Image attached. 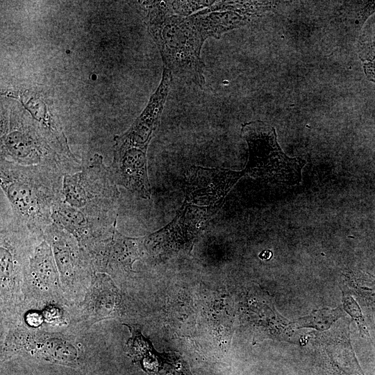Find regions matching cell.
<instances>
[{
    "instance_id": "6da1fadb",
    "label": "cell",
    "mask_w": 375,
    "mask_h": 375,
    "mask_svg": "<svg viewBox=\"0 0 375 375\" xmlns=\"http://www.w3.org/2000/svg\"><path fill=\"white\" fill-rule=\"evenodd\" d=\"M65 174L44 165H21L1 158V188L12 208L14 220L36 238H44L52 224V209L62 198Z\"/></svg>"
},
{
    "instance_id": "7a4b0ae2",
    "label": "cell",
    "mask_w": 375,
    "mask_h": 375,
    "mask_svg": "<svg viewBox=\"0 0 375 375\" xmlns=\"http://www.w3.org/2000/svg\"><path fill=\"white\" fill-rule=\"evenodd\" d=\"M163 67L181 79L202 88L206 83L201 49L206 40L188 17L172 11L169 1L139 3Z\"/></svg>"
},
{
    "instance_id": "3957f363",
    "label": "cell",
    "mask_w": 375,
    "mask_h": 375,
    "mask_svg": "<svg viewBox=\"0 0 375 375\" xmlns=\"http://www.w3.org/2000/svg\"><path fill=\"white\" fill-rule=\"evenodd\" d=\"M1 158L25 166H48L65 175L82 169L60 155L31 116L22 109L1 112Z\"/></svg>"
},
{
    "instance_id": "277c9868",
    "label": "cell",
    "mask_w": 375,
    "mask_h": 375,
    "mask_svg": "<svg viewBox=\"0 0 375 375\" xmlns=\"http://www.w3.org/2000/svg\"><path fill=\"white\" fill-rule=\"evenodd\" d=\"M117 186L103 156L96 153L81 170L64 176L62 199L89 217L113 225L119 207Z\"/></svg>"
},
{
    "instance_id": "5b68a950",
    "label": "cell",
    "mask_w": 375,
    "mask_h": 375,
    "mask_svg": "<svg viewBox=\"0 0 375 375\" xmlns=\"http://www.w3.org/2000/svg\"><path fill=\"white\" fill-rule=\"evenodd\" d=\"M240 135L249 152L242 170L244 175L291 185L301 182L306 160L290 158L283 151L274 126L262 121H251L242 124Z\"/></svg>"
},
{
    "instance_id": "8992f818",
    "label": "cell",
    "mask_w": 375,
    "mask_h": 375,
    "mask_svg": "<svg viewBox=\"0 0 375 375\" xmlns=\"http://www.w3.org/2000/svg\"><path fill=\"white\" fill-rule=\"evenodd\" d=\"M222 205L199 206L184 201L169 224L144 237V249L160 260L181 251L190 253L199 235Z\"/></svg>"
},
{
    "instance_id": "52a82bcc",
    "label": "cell",
    "mask_w": 375,
    "mask_h": 375,
    "mask_svg": "<svg viewBox=\"0 0 375 375\" xmlns=\"http://www.w3.org/2000/svg\"><path fill=\"white\" fill-rule=\"evenodd\" d=\"M244 175L243 171L192 166L185 176V201L199 206L223 204L228 192Z\"/></svg>"
},
{
    "instance_id": "ba28073f",
    "label": "cell",
    "mask_w": 375,
    "mask_h": 375,
    "mask_svg": "<svg viewBox=\"0 0 375 375\" xmlns=\"http://www.w3.org/2000/svg\"><path fill=\"white\" fill-rule=\"evenodd\" d=\"M172 78V73L163 67L160 83L151 96L147 106L124 133L114 138V144L147 150L154 132L160 124Z\"/></svg>"
},
{
    "instance_id": "9c48e42d",
    "label": "cell",
    "mask_w": 375,
    "mask_h": 375,
    "mask_svg": "<svg viewBox=\"0 0 375 375\" xmlns=\"http://www.w3.org/2000/svg\"><path fill=\"white\" fill-rule=\"evenodd\" d=\"M147 150L114 144L109 167L111 177L120 185L140 198L150 199L151 190L147 171Z\"/></svg>"
},
{
    "instance_id": "30bf717a",
    "label": "cell",
    "mask_w": 375,
    "mask_h": 375,
    "mask_svg": "<svg viewBox=\"0 0 375 375\" xmlns=\"http://www.w3.org/2000/svg\"><path fill=\"white\" fill-rule=\"evenodd\" d=\"M52 219L75 238L87 255L97 243L108 237L116 226V223L108 225L89 217L65 202L62 198L53 207Z\"/></svg>"
},
{
    "instance_id": "8fae6325",
    "label": "cell",
    "mask_w": 375,
    "mask_h": 375,
    "mask_svg": "<svg viewBox=\"0 0 375 375\" xmlns=\"http://www.w3.org/2000/svg\"><path fill=\"white\" fill-rule=\"evenodd\" d=\"M144 237L131 238L121 234L116 227L88 253L96 267L101 269L120 268L132 270L133 262L143 253Z\"/></svg>"
},
{
    "instance_id": "7c38bea8",
    "label": "cell",
    "mask_w": 375,
    "mask_h": 375,
    "mask_svg": "<svg viewBox=\"0 0 375 375\" xmlns=\"http://www.w3.org/2000/svg\"><path fill=\"white\" fill-rule=\"evenodd\" d=\"M15 98L30 113L53 148L70 162L81 166V161L72 152L60 122L46 99L40 93L31 90L17 92Z\"/></svg>"
},
{
    "instance_id": "4fadbf2b",
    "label": "cell",
    "mask_w": 375,
    "mask_h": 375,
    "mask_svg": "<svg viewBox=\"0 0 375 375\" xmlns=\"http://www.w3.org/2000/svg\"><path fill=\"white\" fill-rule=\"evenodd\" d=\"M189 18L206 40L210 38L218 39L225 33L243 26L256 19L249 15L232 10L209 13L198 12Z\"/></svg>"
},
{
    "instance_id": "5bb4252c",
    "label": "cell",
    "mask_w": 375,
    "mask_h": 375,
    "mask_svg": "<svg viewBox=\"0 0 375 375\" xmlns=\"http://www.w3.org/2000/svg\"><path fill=\"white\" fill-rule=\"evenodd\" d=\"M91 294L90 308L97 319L109 317L119 305V297L111 280L105 274L95 276Z\"/></svg>"
},
{
    "instance_id": "9a60e30c",
    "label": "cell",
    "mask_w": 375,
    "mask_h": 375,
    "mask_svg": "<svg viewBox=\"0 0 375 375\" xmlns=\"http://www.w3.org/2000/svg\"><path fill=\"white\" fill-rule=\"evenodd\" d=\"M54 256L49 243L44 239L36 247L30 258V274L43 285L56 283L58 272Z\"/></svg>"
},
{
    "instance_id": "2e32d148",
    "label": "cell",
    "mask_w": 375,
    "mask_h": 375,
    "mask_svg": "<svg viewBox=\"0 0 375 375\" xmlns=\"http://www.w3.org/2000/svg\"><path fill=\"white\" fill-rule=\"evenodd\" d=\"M275 1H215L210 7L200 11L209 13L215 11L232 10L258 18L275 8Z\"/></svg>"
},
{
    "instance_id": "e0dca14e",
    "label": "cell",
    "mask_w": 375,
    "mask_h": 375,
    "mask_svg": "<svg viewBox=\"0 0 375 375\" xmlns=\"http://www.w3.org/2000/svg\"><path fill=\"white\" fill-rule=\"evenodd\" d=\"M360 58L364 62L367 76L375 82V22L372 24L361 39Z\"/></svg>"
},
{
    "instance_id": "ac0fdd59",
    "label": "cell",
    "mask_w": 375,
    "mask_h": 375,
    "mask_svg": "<svg viewBox=\"0 0 375 375\" xmlns=\"http://www.w3.org/2000/svg\"><path fill=\"white\" fill-rule=\"evenodd\" d=\"M215 1H169L171 8L174 14L188 17L210 6Z\"/></svg>"
}]
</instances>
